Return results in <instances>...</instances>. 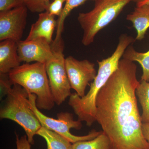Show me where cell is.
I'll return each mask as SVG.
<instances>
[{
  "label": "cell",
  "instance_id": "obj_11",
  "mask_svg": "<svg viewBox=\"0 0 149 149\" xmlns=\"http://www.w3.org/2000/svg\"><path fill=\"white\" fill-rule=\"evenodd\" d=\"M57 25V20L55 16L47 11L39 13L37 21L32 24L25 40L44 39L52 45L54 42L53 35Z\"/></svg>",
  "mask_w": 149,
  "mask_h": 149
},
{
  "label": "cell",
  "instance_id": "obj_19",
  "mask_svg": "<svg viewBox=\"0 0 149 149\" xmlns=\"http://www.w3.org/2000/svg\"><path fill=\"white\" fill-rule=\"evenodd\" d=\"M53 0H24V5L31 12L41 13L46 11L48 5Z\"/></svg>",
  "mask_w": 149,
  "mask_h": 149
},
{
  "label": "cell",
  "instance_id": "obj_10",
  "mask_svg": "<svg viewBox=\"0 0 149 149\" xmlns=\"http://www.w3.org/2000/svg\"><path fill=\"white\" fill-rule=\"evenodd\" d=\"M17 45L21 62L29 63L35 61L45 64L53 55L52 45L44 39L20 40Z\"/></svg>",
  "mask_w": 149,
  "mask_h": 149
},
{
  "label": "cell",
  "instance_id": "obj_2",
  "mask_svg": "<svg viewBox=\"0 0 149 149\" xmlns=\"http://www.w3.org/2000/svg\"><path fill=\"white\" fill-rule=\"evenodd\" d=\"M134 42L131 36L123 34L115 50L110 56L101 61H97L99 69L95 78L90 84L89 92L83 97L76 93L70 97L68 104L72 107L78 120L85 121L91 126L96 121V100L99 92L113 72L117 69L119 61L126 49Z\"/></svg>",
  "mask_w": 149,
  "mask_h": 149
},
{
  "label": "cell",
  "instance_id": "obj_14",
  "mask_svg": "<svg viewBox=\"0 0 149 149\" xmlns=\"http://www.w3.org/2000/svg\"><path fill=\"white\" fill-rule=\"evenodd\" d=\"M45 140L47 149H72V143L57 133L42 127L37 133Z\"/></svg>",
  "mask_w": 149,
  "mask_h": 149
},
{
  "label": "cell",
  "instance_id": "obj_21",
  "mask_svg": "<svg viewBox=\"0 0 149 149\" xmlns=\"http://www.w3.org/2000/svg\"><path fill=\"white\" fill-rule=\"evenodd\" d=\"M24 5V0H0V12Z\"/></svg>",
  "mask_w": 149,
  "mask_h": 149
},
{
  "label": "cell",
  "instance_id": "obj_15",
  "mask_svg": "<svg viewBox=\"0 0 149 149\" xmlns=\"http://www.w3.org/2000/svg\"><path fill=\"white\" fill-rule=\"evenodd\" d=\"M123 58L139 63L143 70L141 80L149 82V50L146 52H139L130 45L125 50Z\"/></svg>",
  "mask_w": 149,
  "mask_h": 149
},
{
  "label": "cell",
  "instance_id": "obj_25",
  "mask_svg": "<svg viewBox=\"0 0 149 149\" xmlns=\"http://www.w3.org/2000/svg\"><path fill=\"white\" fill-rule=\"evenodd\" d=\"M143 1V0H132V1H136L137 3L141 1Z\"/></svg>",
  "mask_w": 149,
  "mask_h": 149
},
{
  "label": "cell",
  "instance_id": "obj_9",
  "mask_svg": "<svg viewBox=\"0 0 149 149\" xmlns=\"http://www.w3.org/2000/svg\"><path fill=\"white\" fill-rule=\"evenodd\" d=\"M28 9L25 5L0 12V41H20L26 24Z\"/></svg>",
  "mask_w": 149,
  "mask_h": 149
},
{
  "label": "cell",
  "instance_id": "obj_12",
  "mask_svg": "<svg viewBox=\"0 0 149 149\" xmlns=\"http://www.w3.org/2000/svg\"><path fill=\"white\" fill-rule=\"evenodd\" d=\"M17 42L7 40L0 43V74H8L20 65L17 52Z\"/></svg>",
  "mask_w": 149,
  "mask_h": 149
},
{
  "label": "cell",
  "instance_id": "obj_7",
  "mask_svg": "<svg viewBox=\"0 0 149 149\" xmlns=\"http://www.w3.org/2000/svg\"><path fill=\"white\" fill-rule=\"evenodd\" d=\"M53 55L45 64L55 103L60 105L71 95V88L65 69L63 42L52 44Z\"/></svg>",
  "mask_w": 149,
  "mask_h": 149
},
{
  "label": "cell",
  "instance_id": "obj_16",
  "mask_svg": "<svg viewBox=\"0 0 149 149\" xmlns=\"http://www.w3.org/2000/svg\"><path fill=\"white\" fill-rule=\"evenodd\" d=\"M90 0H67L63 7L61 15L57 20L56 37L54 42L56 43L61 42L63 41L62 34L64 29V22L65 19L74 9L83 4L87 1ZM94 1L95 0H91Z\"/></svg>",
  "mask_w": 149,
  "mask_h": 149
},
{
  "label": "cell",
  "instance_id": "obj_4",
  "mask_svg": "<svg viewBox=\"0 0 149 149\" xmlns=\"http://www.w3.org/2000/svg\"><path fill=\"white\" fill-rule=\"evenodd\" d=\"M6 98L0 109L1 119H9L20 125L32 145L34 137L42 125L29 105V94L20 85L14 84L7 92Z\"/></svg>",
  "mask_w": 149,
  "mask_h": 149
},
{
  "label": "cell",
  "instance_id": "obj_20",
  "mask_svg": "<svg viewBox=\"0 0 149 149\" xmlns=\"http://www.w3.org/2000/svg\"><path fill=\"white\" fill-rule=\"evenodd\" d=\"M67 0H53L49 4L46 10L51 15L54 16H60L63 10V5L65 2H66Z\"/></svg>",
  "mask_w": 149,
  "mask_h": 149
},
{
  "label": "cell",
  "instance_id": "obj_13",
  "mask_svg": "<svg viewBox=\"0 0 149 149\" xmlns=\"http://www.w3.org/2000/svg\"><path fill=\"white\" fill-rule=\"evenodd\" d=\"M126 19L132 22L136 29V40H143L149 28V5L136 6L134 10L127 15Z\"/></svg>",
  "mask_w": 149,
  "mask_h": 149
},
{
  "label": "cell",
  "instance_id": "obj_6",
  "mask_svg": "<svg viewBox=\"0 0 149 149\" xmlns=\"http://www.w3.org/2000/svg\"><path fill=\"white\" fill-rule=\"evenodd\" d=\"M29 99L30 107L37 116L42 127L57 133L72 144L78 141L92 140L102 132L93 130L85 136H76L73 135L70 133V129L74 128L76 130H80L83 125L80 120H74L72 113L61 112L58 113L57 119L49 117L43 114L37 107V96L34 94H29Z\"/></svg>",
  "mask_w": 149,
  "mask_h": 149
},
{
  "label": "cell",
  "instance_id": "obj_8",
  "mask_svg": "<svg viewBox=\"0 0 149 149\" xmlns=\"http://www.w3.org/2000/svg\"><path fill=\"white\" fill-rule=\"evenodd\" d=\"M65 65L71 89L83 97L87 86L97 75L95 64L88 60L79 61L69 56L65 59Z\"/></svg>",
  "mask_w": 149,
  "mask_h": 149
},
{
  "label": "cell",
  "instance_id": "obj_3",
  "mask_svg": "<svg viewBox=\"0 0 149 149\" xmlns=\"http://www.w3.org/2000/svg\"><path fill=\"white\" fill-rule=\"evenodd\" d=\"M8 75L13 85H20L28 94L37 96L36 105L39 109L50 110L53 108L55 103L45 64L24 63L11 70Z\"/></svg>",
  "mask_w": 149,
  "mask_h": 149
},
{
  "label": "cell",
  "instance_id": "obj_17",
  "mask_svg": "<svg viewBox=\"0 0 149 149\" xmlns=\"http://www.w3.org/2000/svg\"><path fill=\"white\" fill-rule=\"evenodd\" d=\"M136 93L143 110L142 122H149V82L141 80Z\"/></svg>",
  "mask_w": 149,
  "mask_h": 149
},
{
  "label": "cell",
  "instance_id": "obj_22",
  "mask_svg": "<svg viewBox=\"0 0 149 149\" xmlns=\"http://www.w3.org/2000/svg\"><path fill=\"white\" fill-rule=\"evenodd\" d=\"M17 149H31V144L27 140L26 135L19 137L16 133Z\"/></svg>",
  "mask_w": 149,
  "mask_h": 149
},
{
  "label": "cell",
  "instance_id": "obj_23",
  "mask_svg": "<svg viewBox=\"0 0 149 149\" xmlns=\"http://www.w3.org/2000/svg\"><path fill=\"white\" fill-rule=\"evenodd\" d=\"M142 130L144 138L149 143V122L143 123Z\"/></svg>",
  "mask_w": 149,
  "mask_h": 149
},
{
  "label": "cell",
  "instance_id": "obj_24",
  "mask_svg": "<svg viewBox=\"0 0 149 149\" xmlns=\"http://www.w3.org/2000/svg\"><path fill=\"white\" fill-rule=\"evenodd\" d=\"M144 5H149V0H143L137 3L136 6H141Z\"/></svg>",
  "mask_w": 149,
  "mask_h": 149
},
{
  "label": "cell",
  "instance_id": "obj_1",
  "mask_svg": "<svg viewBox=\"0 0 149 149\" xmlns=\"http://www.w3.org/2000/svg\"><path fill=\"white\" fill-rule=\"evenodd\" d=\"M137 68L134 62L120 59L97 96L96 121L109 140L110 149H149L137 103Z\"/></svg>",
  "mask_w": 149,
  "mask_h": 149
},
{
  "label": "cell",
  "instance_id": "obj_18",
  "mask_svg": "<svg viewBox=\"0 0 149 149\" xmlns=\"http://www.w3.org/2000/svg\"><path fill=\"white\" fill-rule=\"evenodd\" d=\"M72 149H110L109 141L102 131L95 139L72 144Z\"/></svg>",
  "mask_w": 149,
  "mask_h": 149
},
{
  "label": "cell",
  "instance_id": "obj_5",
  "mask_svg": "<svg viewBox=\"0 0 149 149\" xmlns=\"http://www.w3.org/2000/svg\"><path fill=\"white\" fill-rule=\"evenodd\" d=\"M94 8L87 13H80L77 20L83 29L82 43L85 46L94 42L96 35L118 16L132 0H95Z\"/></svg>",
  "mask_w": 149,
  "mask_h": 149
}]
</instances>
